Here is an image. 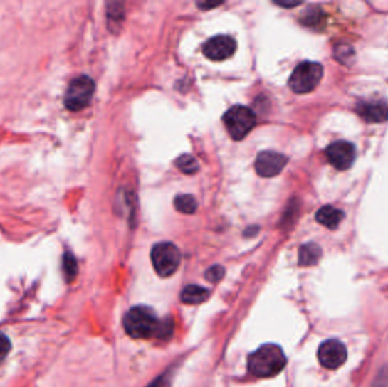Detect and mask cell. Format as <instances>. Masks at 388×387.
<instances>
[{
  "label": "cell",
  "mask_w": 388,
  "mask_h": 387,
  "mask_svg": "<svg viewBox=\"0 0 388 387\" xmlns=\"http://www.w3.org/2000/svg\"><path fill=\"white\" fill-rule=\"evenodd\" d=\"M162 320L152 309L137 306L130 309L124 316L123 325L126 333L137 339H157Z\"/></svg>",
  "instance_id": "cell-2"
},
{
  "label": "cell",
  "mask_w": 388,
  "mask_h": 387,
  "mask_svg": "<svg viewBox=\"0 0 388 387\" xmlns=\"http://www.w3.org/2000/svg\"><path fill=\"white\" fill-rule=\"evenodd\" d=\"M335 57L338 62H341L342 64H347V63L352 62L353 57H355V51L347 45L337 46L335 51Z\"/></svg>",
  "instance_id": "cell-18"
},
{
  "label": "cell",
  "mask_w": 388,
  "mask_h": 387,
  "mask_svg": "<svg viewBox=\"0 0 388 387\" xmlns=\"http://www.w3.org/2000/svg\"><path fill=\"white\" fill-rule=\"evenodd\" d=\"M173 320L169 319V318H166V319L162 320L159 333H158V336H157V339H162V341H166V339H169V337L173 335Z\"/></svg>",
  "instance_id": "cell-20"
},
{
  "label": "cell",
  "mask_w": 388,
  "mask_h": 387,
  "mask_svg": "<svg viewBox=\"0 0 388 387\" xmlns=\"http://www.w3.org/2000/svg\"><path fill=\"white\" fill-rule=\"evenodd\" d=\"M343 218V211L332 206H324L316 213L317 222L330 230H336Z\"/></svg>",
  "instance_id": "cell-12"
},
{
  "label": "cell",
  "mask_w": 388,
  "mask_h": 387,
  "mask_svg": "<svg viewBox=\"0 0 388 387\" xmlns=\"http://www.w3.org/2000/svg\"><path fill=\"white\" fill-rule=\"evenodd\" d=\"M95 85L90 76L80 75L72 80L65 95V106L72 112H80L89 106Z\"/></svg>",
  "instance_id": "cell-6"
},
{
  "label": "cell",
  "mask_w": 388,
  "mask_h": 387,
  "mask_svg": "<svg viewBox=\"0 0 388 387\" xmlns=\"http://www.w3.org/2000/svg\"><path fill=\"white\" fill-rule=\"evenodd\" d=\"M236 41L229 36H217L211 38L204 43V56L214 62H221L225 59L229 58L236 51Z\"/></svg>",
  "instance_id": "cell-9"
},
{
  "label": "cell",
  "mask_w": 388,
  "mask_h": 387,
  "mask_svg": "<svg viewBox=\"0 0 388 387\" xmlns=\"http://www.w3.org/2000/svg\"><path fill=\"white\" fill-rule=\"evenodd\" d=\"M288 161V158L280 152H260L256 159V171L263 177L276 176L284 169Z\"/></svg>",
  "instance_id": "cell-10"
},
{
  "label": "cell",
  "mask_w": 388,
  "mask_h": 387,
  "mask_svg": "<svg viewBox=\"0 0 388 387\" xmlns=\"http://www.w3.org/2000/svg\"><path fill=\"white\" fill-rule=\"evenodd\" d=\"M174 206L179 213L191 215V213H196L198 202H196V198L191 194H179L174 200Z\"/></svg>",
  "instance_id": "cell-15"
},
{
  "label": "cell",
  "mask_w": 388,
  "mask_h": 387,
  "mask_svg": "<svg viewBox=\"0 0 388 387\" xmlns=\"http://www.w3.org/2000/svg\"><path fill=\"white\" fill-rule=\"evenodd\" d=\"M286 356L280 346L265 344L248 356V371L258 378L274 377L286 366Z\"/></svg>",
  "instance_id": "cell-1"
},
{
  "label": "cell",
  "mask_w": 388,
  "mask_h": 387,
  "mask_svg": "<svg viewBox=\"0 0 388 387\" xmlns=\"http://www.w3.org/2000/svg\"><path fill=\"white\" fill-rule=\"evenodd\" d=\"M305 22L309 26L316 24L318 22V11H309V14H307V16L305 17Z\"/></svg>",
  "instance_id": "cell-23"
},
{
  "label": "cell",
  "mask_w": 388,
  "mask_h": 387,
  "mask_svg": "<svg viewBox=\"0 0 388 387\" xmlns=\"http://www.w3.org/2000/svg\"><path fill=\"white\" fill-rule=\"evenodd\" d=\"M175 165L182 173L187 175L196 174V171L200 169L198 160L191 154H182V156H179L177 161H175Z\"/></svg>",
  "instance_id": "cell-16"
},
{
  "label": "cell",
  "mask_w": 388,
  "mask_h": 387,
  "mask_svg": "<svg viewBox=\"0 0 388 387\" xmlns=\"http://www.w3.org/2000/svg\"><path fill=\"white\" fill-rule=\"evenodd\" d=\"M63 270H64L65 278L66 281H74V278L78 275V261L73 253H66L63 258Z\"/></svg>",
  "instance_id": "cell-17"
},
{
  "label": "cell",
  "mask_w": 388,
  "mask_h": 387,
  "mask_svg": "<svg viewBox=\"0 0 388 387\" xmlns=\"http://www.w3.org/2000/svg\"><path fill=\"white\" fill-rule=\"evenodd\" d=\"M324 75V68L319 63L303 62L296 66L290 75L288 85L299 95L309 93L316 89Z\"/></svg>",
  "instance_id": "cell-4"
},
{
  "label": "cell",
  "mask_w": 388,
  "mask_h": 387,
  "mask_svg": "<svg viewBox=\"0 0 388 387\" xmlns=\"http://www.w3.org/2000/svg\"><path fill=\"white\" fill-rule=\"evenodd\" d=\"M11 343L9 337L4 333H0V365L5 361L6 358L11 352Z\"/></svg>",
  "instance_id": "cell-21"
},
{
  "label": "cell",
  "mask_w": 388,
  "mask_h": 387,
  "mask_svg": "<svg viewBox=\"0 0 388 387\" xmlns=\"http://www.w3.org/2000/svg\"><path fill=\"white\" fill-rule=\"evenodd\" d=\"M347 350L338 339H327L318 349V360L326 369H337L347 361Z\"/></svg>",
  "instance_id": "cell-8"
},
{
  "label": "cell",
  "mask_w": 388,
  "mask_h": 387,
  "mask_svg": "<svg viewBox=\"0 0 388 387\" xmlns=\"http://www.w3.org/2000/svg\"><path fill=\"white\" fill-rule=\"evenodd\" d=\"M210 292L200 285H187L181 293L182 302L185 304H200L209 299Z\"/></svg>",
  "instance_id": "cell-13"
},
{
  "label": "cell",
  "mask_w": 388,
  "mask_h": 387,
  "mask_svg": "<svg viewBox=\"0 0 388 387\" xmlns=\"http://www.w3.org/2000/svg\"><path fill=\"white\" fill-rule=\"evenodd\" d=\"M355 110L367 123H384L388 120V101L385 99L360 101Z\"/></svg>",
  "instance_id": "cell-11"
},
{
  "label": "cell",
  "mask_w": 388,
  "mask_h": 387,
  "mask_svg": "<svg viewBox=\"0 0 388 387\" xmlns=\"http://www.w3.org/2000/svg\"><path fill=\"white\" fill-rule=\"evenodd\" d=\"M148 387H168V376L162 375V376L158 377L150 385H148Z\"/></svg>",
  "instance_id": "cell-22"
},
{
  "label": "cell",
  "mask_w": 388,
  "mask_h": 387,
  "mask_svg": "<svg viewBox=\"0 0 388 387\" xmlns=\"http://www.w3.org/2000/svg\"><path fill=\"white\" fill-rule=\"evenodd\" d=\"M223 122L232 139L240 141L256 127L257 116L248 107L236 105L224 114Z\"/></svg>",
  "instance_id": "cell-3"
},
{
  "label": "cell",
  "mask_w": 388,
  "mask_h": 387,
  "mask_svg": "<svg viewBox=\"0 0 388 387\" xmlns=\"http://www.w3.org/2000/svg\"><path fill=\"white\" fill-rule=\"evenodd\" d=\"M327 160L337 171H347L352 167L357 150L349 141H336L326 149Z\"/></svg>",
  "instance_id": "cell-7"
},
{
  "label": "cell",
  "mask_w": 388,
  "mask_h": 387,
  "mask_svg": "<svg viewBox=\"0 0 388 387\" xmlns=\"http://www.w3.org/2000/svg\"><path fill=\"white\" fill-rule=\"evenodd\" d=\"M221 5V3L218 1V3H212V1H204V3H198L199 7L201 9H204V11H207V9H214V7H216V6Z\"/></svg>",
  "instance_id": "cell-24"
},
{
  "label": "cell",
  "mask_w": 388,
  "mask_h": 387,
  "mask_svg": "<svg viewBox=\"0 0 388 387\" xmlns=\"http://www.w3.org/2000/svg\"><path fill=\"white\" fill-rule=\"evenodd\" d=\"M283 7H295V6L300 5L301 3H288V1H283V3H277Z\"/></svg>",
  "instance_id": "cell-25"
},
{
  "label": "cell",
  "mask_w": 388,
  "mask_h": 387,
  "mask_svg": "<svg viewBox=\"0 0 388 387\" xmlns=\"http://www.w3.org/2000/svg\"><path fill=\"white\" fill-rule=\"evenodd\" d=\"M204 276H206V280L210 282V283H218L225 276V268L223 266H219V265L210 267L209 270L204 274Z\"/></svg>",
  "instance_id": "cell-19"
},
{
  "label": "cell",
  "mask_w": 388,
  "mask_h": 387,
  "mask_svg": "<svg viewBox=\"0 0 388 387\" xmlns=\"http://www.w3.org/2000/svg\"><path fill=\"white\" fill-rule=\"evenodd\" d=\"M181 251L171 242H162L151 251V261L154 270L162 277H169L177 272L181 264Z\"/></svg>",
  "instance_id": "cell-5"
},
{
  "label": "cell",
  "mask_w": 388,
  "mask_h": 387,
  "mask_svg": "<svg viewBox=\"0 0 388 387\" xmlns=\"http://www.w3.org/2000/svg\"><path fill=\"white\" fill-rule=\"evenodd\" d=\"M321 255L323 251L318 244H303L299 250V265L303 267L313 266L318 263Z\"/></svg>",
  "instance_id": "cell-14"
}]
</instances>
